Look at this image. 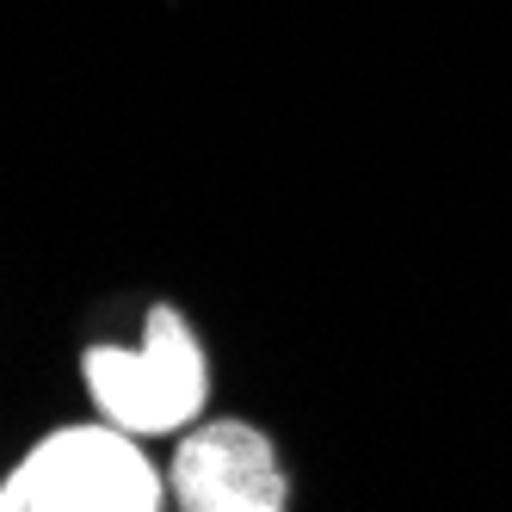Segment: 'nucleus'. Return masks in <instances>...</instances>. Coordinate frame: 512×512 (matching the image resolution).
Instances as JSON below:
<instances>
[{
  "label": "nucleus",
  "mask_w": 512,
  "mask_h": 512,
  "mask_svg": "<svg viewBox=\"0 0 512 512\" xmlns=\"http://www.w3.org/2000/svg\"><path fill=\"white\" fill-rule=\"evenodd\" d=\"M93 414L136 438H179L210 408V352L173 303L142 315L136 340H99L81 358Z\"/></svg>",
  "instance_id": "obj_1"
},
{
  "label": "nucleus",
  "mask_w": 512,
  "mask_h": 512,
  "mask_svg": "<svg viewBox=\"0 0 512 512\" xmlns=\"http://www.w3.org/2000/svg\"><path fill=\"white\" fill-rule=\"evenodd\" d=\"M167 500L173 488L149 438L105 414L44 432L0 482V512H161Z\"/></svg>",
  "instance_id": "obj_2"
},
{
  "label": "nucleus",
  "mask_w": 512,
  "mask_h": 512,
  "mask_svg": "<svg viewBox=\"0 0 512 512\" xmlns=\"http://www.w3.org/2000/svg\"><path fill=\"white\" fill-rule=\"evenodd\" d=\"M173 506L186 512H284L290 475L278 463V445L253 420H198L173 438L167 457Z\"/></svg>",
  "instance_id": "obj_3"
}]
</instances>
